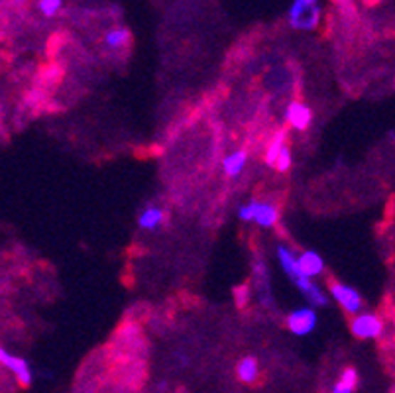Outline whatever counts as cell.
I'll use <instances>...</instances> for the list:
<instances>
[{"instance_id": "obj_1", "label": "cell", "mask_w": 395, "mask_h": 393, "mask_svg": "<svg viewBox=\"0 0 395 393\" xmlns=\"http://www.w3.org/2000/svg\"><path fill=\"white\" fill-rule=\"evenodd\" d=\"M320 22L319 0H293L289 9V24L295 30H315Z\"/></svg>"}, {"instance_id": "obj_2", "label": "cell", "mask_w": 395, "mask_h": 393, "mask_svg": "<svg viewBox=\"0 0 395 393\" xmlns=\"http://www.w3.org/2000/svg\"><path fill=\"white\" fill-rule=\"evenodd\" d=\"M0 366L9 370L14 374V377L18 379V384L22 387H30L32 382H34V374H32V368H30V362L22 356H16L12 354L6 348L0 346Z\"/></svg>"}, {"instance_id": "obj_3", "label": "cell", "mask_w": 395, "mask_h": 393, "mask_svg": "<svg viewBox=\"0 0 395 393\" xmlns=\"http://www.w3.org/2000/svg\"><path fill=\"white\" fill-rule=\"evenodd\" d=\"M317 323H319V317H317L315 309H311L309 305L295 309L293 313L287 317V326H289V330H291L295 336L311 335L313 330L317 328Z\"/></svg>"}, {"instance_id": "obj_4", "label": "cell", "mask_w": 395, "mask_h": 393, "mask_svg": "<svg viewBox=\"0 0 395 393\" xmlns=\"http://www.w3.org/2000/svg\"><path fill=\"white\" fill-rule=\"evenodd\" d=\"M350 330L356 338L362 340H370V338H378L384 333V323L378 315L372 313H362L358 317L352 318L350 323Z\"/></svg>"}, {"instance_id": "obj_5", "label": "cell", "mask_w": 395, "mask_h": 393, "mask_svg": "<svg viewBox=\"0 0 395 393\" xmlns=\"http://www.w3.org/2000/svg\"><path fill=\"white\" fill-rule=\"evenodd\" d=\"M330 295H332V299L346 311V313H360L362 301L360 293L356 291L354 287L350 285H345V284H337V281H332L330 284Z\"/></svg>"}, {"instance_id": "obj_6", "label": "cell", "mask_w": 395, "mask_h": 393, "mask_svg": "<svg viewBox=\"0 0 395 393\" xmlns=\"http://www.w3.org/2000/svg\"><path fill=\"white\" fill-rule=\"evenodd\" d=\"M286 120L289 124L293 126L295 130H307L309 126H311V120H313V114H311V109L309 107H305L301 102H291L286 110Z\"/></svg>"}, {"instance_id": "obj_7", "label": "cell", "mask_w": 395, "mask_h": 393, "mask_svg": "<svg viewBox=\"0 0 395 393\" xmlns=\"http://www.w3.org/2000/svg\"><path fill=\"white\" fill-rule=\"evenodd\" d=\"M297 262H299L301 276L307 277V279H313V277L320 276L325 271V262H323V258H320L317 252H303L301 256H297Z\"/></svg>"}, {"instance_id": "obj_8", "label": "cell", "mask_w": 395, "mask_h": 393, "mask_svg": "<svg viewBox=\"0 0 395 393\" xmlns=\"http://www.w3.org/2000/svg\"><path fill=\"white\" fill-rule=\"evenodd\" d=\"M295 285L299 287V291L303 293V297L307 299L311 309H317V307H325V305H327V295L323 293V289H320L319 285L315 284L313 279L303 277V279H299Z\"/></svg>"}, {"instance_id": "obj_9", "label": "cell", "mask_w": 395, "mask_h": 393, "mask_svg": "<svg viewBox=\"0 0 395 393\" xmlns=\"http://www.w3.org/2000/svg\"><path fill=\"white\" fill-rule=\"evenodd\" d=\"M278 259L281 269L286 271L287 277L297 284L299 279H303L301 269H299V262H297V254H295L291 248H286V246H279L278 248Z\"/></svg>"}, {"instance_id": "obj_10", "label": "cell", "mask_w": 395, "mask_h": 393, "mask_svg": "<svg viewBox=\"0 0 395 393\" xmlns=\"http://www.w3.org/2000/svg\"><path fill=\"white\" fill-rule=\"evenodd\" d=\"M278 218L279 212L276 205L256 201V210H254L252 222H256V225L261 226V228H269V226H274L278 222Z\"/></svg>"}, {"instance_id": "obj_11", "label": "cell", "mask_w": 395, "mask_h": 393, "mask_svg": "<svg viewBox=\"0 0 395 393\" xmlns=\"http://www.w3.org/2000/svg\"><path fill=\"white\" fill-rule=\"evenodd\" d=\"M166 222V212L160 207H146L138 217V226L142 230H156Z\"/></svg>"}, {"instance_id": "obj_12", "label": "cell", "mask_w": 395, "mask_h": 393, "mask_svg": "<svg viewBox=\"0 0 395 393\" xmlns=\"http://www.w3.org/2000/svg\"><path fill=\"white\" fill-rule=\"evenodd\" d=\"M236 374H238V379L244 382V384H254L258 376H260V362L254 358V356H248V358H242L236 366Z\"/></svg>"}, {"instance_id": "obj_13", "label": "cell", "mask_w": 395, "mask_h": 393, "mask_svg": "<svg viewBox=\"0 0 395 393\" xmlns=\"http://www.w3.org/2000/svg\"><path fill=\"white\" fill-rule=\"evenodd\" d=\"M246 161H248V154L244 150H238L234 154H230L227 158L222 159V168H224V173L228 177H238L242 171H244Z\"/></svg>"}, {"instance_id": "obj_14", "label": "cell", "mask_w": 395, "mask_h": 393, "mask_svg": "<svg viewBox=\"0 0 395 393\" xmlns=\"http://www.w3.org/2000/svg\"><path fill=\"white\" fill-rule=\"evenodd\" d=\"M128 42H130V32H128L126 28H122V26L112 28V30H109V32L104 34V45H107L109 50H120V48H124Z\"/></svg>"}, {"instance_id": "obj_15", "label": "cell", "mask_w": 395, "mask_h": 393, "mask_svg": "<svg viewBox=\"0 0 395 393\" xmlns=\"http://www.w3.org/2000/svg\"><path fill=\"white\" fill-rule=\"evenodd\" d=\"M356 385H358V372L356 368H346L332 387V393H354Z\"/></svg>"}, {"instance_id": "obj_16", "label": "cell", "mask_w": 395, "mask_h": 393, "mask_svg": "<svg viewBox=\"0 0 395 393\" xmlns=\"http://www.w3.org/2000/svg\"><path fill=\"white\" fill-rule=\"evenodd\" d=\"M286 134L283 132H279L274 140H271V144L268 146V154H266V161H268L269 166H274L276 163V158L279 156V151L286 148Z\"/></svg>"}, {"instance_id": "obj_17", "label": "cell", "mask_w": 395, "mask_h": 393, "mask_svg": "<svg viewBox=\"0 0 395 393\" xmlns=\"http://www.w3.org/2000/svg\"><path fill=\"white\" fill-rule=\"evenodd\" d=\"M38 9L43 18H55L63 9V0H38Z\"/></svg>"}, {"instance_id": "obj_18", "label": "cell", "mask_w": 395, "mask_h": 393, "mask_svg": "<svg viewBox=\"0 0 395 393\" xmlns=\"http://www.w3.org/2000/svg\"><path fill=\"white\" fill-rule=\"evenodd\" d=\"M291 163H293V158H291V150H289V146H286L283 150L279 151V156L276 158V169L278 171H287V169L291 168Z\"/></svg>"}, {"instance_id": "obj_19", "label": "cell", "mask_w": 395, "mask_h": 393, "mask_svg": "<svg viewBox=\"0 0 395 393\" xmlns=\"http://www.w3.org/2000/svg\"><path fill=\"white\" fill-rule=\"evenodd\" d=\"M254 210H256V201H250L248 205L238 209V217L242 218V220H246V222H250L254 218Z\"/></svg>"}, {"instance_id": "obj_20", "label": "cell", "mask_w": 395, "mask_h": 393, "mask_svg": "<svg viewBox=\"0 0 395 393\" xmlns=\"http://www.w3.org/2000/svg\"><path fill=\"white\" fill-rule=\"evenodd\" d=\"M12 2H16V4H24L26 0H12Z\"/></svg>"}]
</instances>
